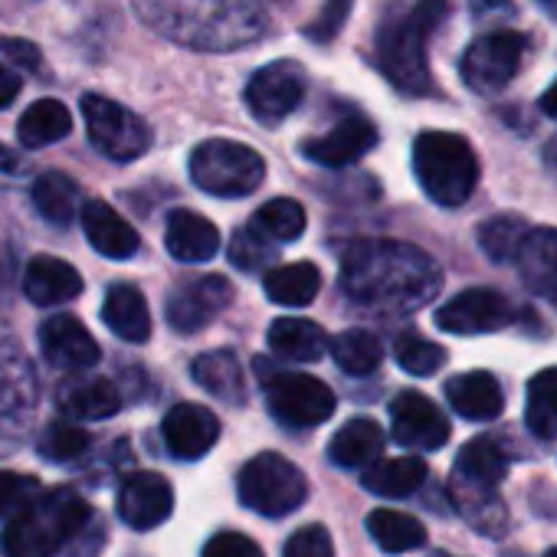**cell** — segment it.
Segmentation results:
<instances>
[{"label":"cell","instance_id":"cell-1","mask_svg":"<svg viewBox=\"0 0 557 557\" xmlns=\"http://www.w3.org/2000/svg\"><path fill=\"white\" fill-rule=\"evenodd\" d=\"M443 286L430 252L397 239H361L342 259L345 296L377 315H404L426 306Z\"/></svg>","mask_w":557,"mask_h":557},{"label":"cell","instance_id":"cell-2","mask_svg":"<svg viewBox=\"0 0 557 557\" xmlns=\"http://www.w3.org/2000/svg\"><path fill=\"white\" fill-rule=\"evenodd\" d=\"M145 24L200 50L249 47L265 34V17L249 0H135Z\"/></svg>","mask_w":557,"mask_h":557},{"label":"cell","instance_id":"cell-3","mask_svg":"<svg viewBox=\"0 0 557 557\" xmlns=\"http://www.w3.org/2000/svg\"><path fill=\"white\" fill-rule=\"evenodd\" d=\"M89 521V502L76 488L57 485L11 515L4 534H0V550L4 557H57L70 541L83 534Z\"/></svg>","mask_w":557,"mask_h":557},{"label":"cell","instance_id":"cell-4","mask_svg":"<svg viewBox=\"0 0 557 557\" xmlns=\"http://www.w3.org/2000/svg\"><path fill=\"white\" fill-rule=\"evenodd\" d=\"M449 0H417L407 11L391 14L377 34V66L407 96H420L430 89V63L426 47L440 24L449 17Z\"/></svg>","mask_w":557,"mask_h":557},{"label":"cell","instance_id":"cell-5","mask_svg":"<svg viewBox=\"0 0 557 557\" xmlns=\"http://www.w3.org/2000/svg\"><path fill=\"white\" fill-rule=\"evenodd\" d=\"M413 171L423 194L440 207H462L479 184V158L456 132H423L413 141Z\"/></svg>","mask_w":557,"mask_h":557},{"label":"cell","instance_id":"cell-6","mask_svg":"<svg viewBox=\"0 0 557 557\" xmlns=\"http://www.w3.org/2000/svg\"><path fill=\"white\" fill-rule=\"evenodd\" d=\"M190 181L210 194V197H249L262 177H265V161L256 148L230 138H210L200 141L190 151Z\"/></svg>","mask_w":557,"mask_h":557},{"label":"cell","instance_id":"cell-7","mask_svg":"<svg viewBox=\"0 0 557 557\" xmlns=\"http://www.w3.org/2000/svg\"><path fill=\"white\" fill-rule=\"evenodd\" d=\"M236 492L249 511L265 518H283L306 502L309 482L306 472L296 462H289L283 453H259L239 469Z\"/></svg>","mask_w":557,"mask_h":557},{"label":"cell","instance_id":"cell-8","mask_svg":"<svg viewBox=\"0 0 557 557\" xmlns=\"http://www.w3.org/2000/svg\"><path fill=\"white\" fill-rule=\"evenodd\" d=\"M256 374L265 391L269 413L296 430H309L325 423L335 413V394L325 381L299 371H278L265 358H256Z\"/></svg>","mask_w":557,"mask_h":557},{"label":"cell","instance_id":"cell-9","mask_svg":"<svg viewBox=\"0 0 557 557\" xmlns=\"http://www.w3.org/2000/svg\"><path fill=\"white\" fill-rule=\"evenodd\" d=\"M83 119L89 128V141L109 161L128 164L151 148V128L141 115L119 106L106 96H83Z\"/></svg>","mask_w":557,"mask_h":557},{"label":"cell","instance_id":"cell-10","mask_svg":"<svg viewBox=\"0 0 557 557\" xmlns=\"http://www.w3.org/2000/svg\"><path fill=\"white\" fill-rule=\"evenodd\" d=\"M309 73L296 60H275L252 73L246 83V109L259 125H278L286 122L306 99Z\"/></svg>","mask_w":557,"mask_h":557},{"label":"cell","instance_id":"cell-11","mask_svg":"<svg viewBox=\"0 0 557 557\" xmlns=\"http://www.w3.org/2000/svg\"><path fill=\"white\" fill-rule=\"evenodd\" d=\"M524 37L515 34V30H488L482 34L462 57L459 63V73H462V83L472 89V92H482V96H492V92H502L521 70V60H524Z\"/></svg>","mask_w":557,"mask_h":557},{"label":"cell","instance_id":"cell-12","mask_svg":"<svg viewBox=\"0 0 557 557\" xmlns=\"http://www.w3.org/2000/svg\"><path fill=\"white\" fill-rule=\"evenodd\" d=\"M515 319V306L495 289H466L436 312V325L449 335H492Z\"/></svg>","mask_w":557,"mask_h":557},{"label":"cell","instance_id":"cell-13","mask_svg":"<svg viewBox=\"0 0 557 557\" xmlns=\"http://www.w3.org/2000/svg\"><path fill=\"white\" fill-rule=\"evenodd\" d=\"M391 430L400 446L417 453H433L449 443L446 413L417 391H404L391 400Z\"/></svg>","mask_w":557,"mask_h":557},{"label":"cell","instance_id":"cell-14","mask_svg":"<svg viewBox=\"0 0 557 557\" xmlns=\"http://www.w3.org/2000/svg\"><path fill=\"white\" fill-rule=\"evenodd\" d=\"M230 302L233 286L223 275H200L168 299V325L181 335H194L207 329L220 312H226Z\"/></svg>","mask_w":557,"mask_h":557},{"label":"cell","instance_id":"cell-15","mask_svg":"<svg viewBox=\"0 0 557 557\" xmlns=\"http://www.w3.org/2000/svg\"><path fill=\"white\" fill-rule=\"evenodd\" d=\"M119 518L135 531H151L164 524L174 511V488L161 472H132L119 485L115 498Z\"/></svg>","mask_w":557,"mask_h":557},{"label":"cell","instance_id":"cell-16","mask_svg":"<svg viewBox=\"0 0 557 557\" xmlns=\"http://www.w3.org/2000/svg\"><path fill=\"white\" fill-rule=\"evenodd\" d=\"M161 436L171 456L177 459H200L207 456L216 440H220V420L213 410L200 407V404H177L164 413L161 423Z\"/></svg>","mask_w":557,"mask_h":557},{"label":"cell","instance_id":"cell-17","mask_svg":"<svg viewBox=\"0 0 557 557\" xmlns=\"http://www.w3.org/2000/svg\"><path fill=\"white\" fill-rule=\"evenodd\" d=\"M40 348H44V358L60 371H89L102 358L89 329L73 315L47 319L40 325Z\"/></svg>","mask_w":557,"mask_h":557},{"label":"cell","instance_id":"cell-18","mask_svg":"<svg viewBox=\"0 0 557 557\" xmlns=\"http://www.w3.org/2000/svg\"><path fill=\"white\" fill-rule=\"evenodd\" d=\"M374 145H377L374 122H368L364 115H351V119L338 122L329 135L306 141L302 154L325 168H348V164L361 161Z\"/></svg>","mask_w":557,"mask_h":557},{"label":"cell","instance_id":"cell-19","mask_svg":"<svg viewBox=\"0 0 557 557\" xmlns=\"http://www.w3.org/2000/svg\"><path fill=\"white\" fill-rule=\"evenodd\" d=\"M24 293L34 306H63L83 296V275L60 256H34L24 272Z\"/></svg>","mask_w":557,"mask_h":557},{"label":"cell","instance_id":"cell-20","mask_svg":"<svg viewBox=\"0 0 557 557\" xmlns=\"http://www.w3.org/2000/svg\"><path fill=\"white\" fill-rule=\"evenodd\" d=\"M79 220L89 246L106 259H132L141 246L135 226L122 213H115L106 200H86Z\"/></svg>","mask_w":557,"mask_h":557},{"label":"cell","instance_id":"cell-21","mask_svg":"<svg viewBox=\"0 0 557 557\" xmlns=\"http://www.w3.org/2000/svg\"><path fill=\"white\" fill-rule=\"evenodd\" d=\"M449 498L456 505V511L482 534L488 537H502L508 531V505L498 495L495 485H479V482H466V479H449Z\"/></svg>","mask_w":557,"mask_h":557},{"label":"cell","instance_id":"cell-22","mask_svg":"<svg viewBox=\"0 0 557 557\" xmlns=\"http://www.w3.org/2000/svg\"><path fill=\"white\" fill-rule=\"evenodd\" d=\"M164 246L177 262H207L220 249V230L194 210H174L164 226Z\"/></svg>","mask_w":557,"mask_h":557},{"label":"cell","instance_id":"cell-23","mask_svg":"<svg viewBox=\"0 0 557 557\" xmlns=\"http://www.w3.org/2000/svg\"><path fill=\"white\" fill-rule=\"evenodd\" d=\"M446 400L466 420H495L505 410L502 384L488 371H466L449 377Z\"/></svg>","mask_w":557,"mask_h":557},{"label":"cell","instance_id":"cell-24","mask_svg":"<svg viewBox=\"0 0 557 557\" xmlns=\"http://www.w3.org/2000/svg\"><path fill=\"white\" fill-rule=\"evenodd\" d=\"M102 322L109 325L112 335H119L128 345H145L151 338V312L138 286H112L102 302Z\"/></svg>","mask_w":557,"mask_h":557},{"label":"cell","instance_id":"cell-25","mask_svg":"<svg viewBox=\"0 0 557 557\" xmlns=\"http://www.w3.org/2000/svg\"><path fill=\"white\" fill-rule=\"evenodd\" d=\"M262 289L269 296V302L286 306V309H302L309 302H315V296L322 293V272L315 262H283L272 265L262 275Z\"/></svg>","mask_w":557,"mask_h":557},{"label":"cell","instance_id":"cell-26","mask_svg":"<svg viewBox=\"0 0 557 557\" xmlns=\"http://www.w3.org/2000/svg\"><path fill=\"white\" fill-rule=\"evenodd\" d=\"M515 262L521 269V278L537 296L557 302V230H547V226L534 230L531 226Z\"/></svg>","mask_w":557,"mask_h":557},{"label":"cell","instance_id":"cell-27","mask_svg":"<svg viewBox=\"0 0 557 557\" xmlns=\"http://www.w3.org/2000/svg\"><path fill=\"white\" fill-rule=\"evenodd\" d=\"M57 404L70 420H109L122 410V394L106 377H83L60 387Z\"/></svg>","mask_w":557,"mask_h":557},{"label":"cell","instance_id":"cell-28","mask_svg":"<svg viewBox=\"0 0 557 557\" xmlns=\"http://www.w3.org/2000/svg\"><path fill=\"white\" fill-rule=\"evenodd\" d=\"M381 453H384V430L368 417L348 420L329 443V459L342 469H368L371 462L381 459Z\"/></svg>","mask_w":557,"mask_h":557},{"label":"cell","instance_id":"cell-29","mask_svg":"<svg viewBox=\"0 0 557 557\" xmlns=\"http://www.w3.org/2000/svg\"><path fill=\"white\" fill-rule=\"evenodd\" d=\"M269 348L286 361L312 364L332 348V342L325 329L309 319H275L269 325Z\"/></svg>","mask_w":557,"mask_h":557},{"label":"cell","instance_id":"cell-30","mask_svg":"<svg viewBox=\"0 0 557 557\" xmlns=\"http://www.w3.org/2000/svg\"><path fill=\"white\" fill-rule=\"evenodd\" d=\"M430 469L420 456H394V459H377L364 469L361 485L381 498H407L426 482Z\"/></svg>","mask_w":557,"mask_h":557},{"label":"cell","instance_id":"cell-31","mask_svg":"<svg viewBox=\"0 0 557 557\" xmlns=\"http://www.w3.org/2000/svg\"><path fill=\"white\" fill-rule=\"evenodd\" d=\"M190 374L197 387L213 394L223 404H243L246 400V384H243V368L233 351H207L190 364Z\"/></svg>","mask_w":557,"mask_h":557},{"label":"cell","instance_id":"cell-32","mask_svg":"<svg viewBox=\"0 0 557 557\" xmlns=\"http://www.w3.org/2000/svg\"><path fill=\"white\" fill-rule=\"evenodd\" d=\"M73 132V115L60 99H40L34 102L21 122H17V138L24 148H47L63 141Z\"/></svg>","mask_w":557,"mask_h":557},{"label":"cell","instance_id":"cell-33","mask_svg":"<svg viewBox=\"0 0 557 557\" xmlns=\"http://www.w3.org/2000/svg\"><path fill=\"white\" fill-rule=\"evenodd\" d=\"M79 200V184L60 171H47L34 181V207L53 226H70L83 213Z\"/></svg>","mask_w":557,"mask_h":557},{"label":"cell","instance_id":"cell-34","mask_svg":"<svg viewBox=\"0 0 557 557\" xmlns=\"http://www.w3.org/2000/svg\"><path fill=\"white\" fill-rule=\"evenodd\" d=\"M368 534L377 541L381 550L387 554H407L426 544V528L407 511L397 508H374L368 515Z\"/></svg>","mask_w":557,"mask_h":557},{"label":"cell","instance_id":"cell-35","mask_svg":"<svg viewBox=\"0 0 557 557\" xmlns=\"http://www.w3.org/2000/svg\"><path fill=\"white\" fill-rule=\"evenodd\" d=\"M508 472V456L492 436H475L469 440L459 456H456V479L479 482V485H498Z\"/></svg>","mask_w":557,"mask_h":557},{"label":"cell","instance_id":"cell-36","mask_svg":"<svg viewBox=\"0 0 557 557\" xmlns=\"http://www.w3.org/2000/svg\"><path fill=\"white\" fill-rule=\"evenodd\" d=\"M524 423L537 440L557 436V368H544L528 384Z\"/></svg>","mask_w":557,"mask_h":557},{"label":"cell","instance_id":"cell-37","mask_svg":"<svg viewBox=\"0 0 557 557\" xmlns=\"http://www.w3.org/2000/svg\"><path fill=\"white\" fill-rule=\"evenodd\" d=\"M332 358L335 364L351 374V377H368L381 368L384 361V348L381 342L364 332V329H351V332H342L335 342H332Z\"/></svg>","mask_w":557,"mask_h":557},{"label":"cell","instance_id":"cell-38","mask_svg":"<svg viewBox=\"0 0 557 557\" xmlns=\"http://www.w3.org/2000/svg\"><path fill=\"white\" fill-rule=\"evenodd\" d=\"M252 226L259 233H265L272 243H296L306 233V210H302L299 200L275 197V200H265L256 210Z\"/></svg>","mask_w":557,"mask_h":557},{"label":"cell","instance_id":"cell-39","mask_svg":"<svg viewBox=\"0 0 557 557\" xmlns=\"http://www.w3.org/2000/svg\"><path fill=\"white\" fill-rule=\"evenodd\" d=\"M531 226L521 216H492L479 226V246L492 262H515Z\"/></svg>","mask_w":557,"mask_h":557},{"label":"cell","instance_id":"cell-40","mask_svg":"<svg viewBox=\"0 0 557 557\" xmlns=\"http://www.w3.org/2000/svg\"><path fill=\"white\" fill-rule=\"evenodd\" d=\"M394 358H397V364L407 374H413V377H433L446 364V348L436 345V342H430V338H423V335L407 332V335L397 338Z\"/></svg>","mask_w":557,"mask_h":557},{"label":"cell","instance_id":"cell-41","mask_svg":"<svg viewBox=\"0 0 557 557\" xmlns=\"http://www.w3.org/2000/svg\"><path fill=\"white\" fill-rule=\"evenodd\" d=\"M40 456L50 462H73L89 449V433L70 420H53L40 436Z\"/></svg>","mask_w":557,"mask_h":557},{"label":"cell","instance_id":"cell-42","mask_svg":"<svg viewBox=\"0 0 557 557\" xmlns=\"http://www.w3.org/2000/svg\"><path fill=\"white\" fill-rule=\"evenodd\" d=\"M269 236L259 233L252 223L246 230H236L233 239H230V262L243 272H256L259 265L272 262L275 259V246L265 243Z\"/></svg>","mask_w":557,"mask_h":557},{"label":"cell","instance_id":"cell-43","mask_svg":"<svg viewBox=\"0 0 557 557\" xmlns=\"http://www.w3.org/2000/svg\"><path fill=\"white\" fill-rule=\"evenodd\" d=\"M40 479L24 472L0 469V515H17L24 505H30L40 495Z\"/></svg>","mask_w":557,"mask_h":557},{"label":"cell","instance_id":"cell-44","mask_svg":"<svg viewBox=\"0 0 557 557\" xmlns=\"http://www.w3.org/2000/svg\"><path fill=\"white\" fill-rule=\"evenodd\" d=\"M351 4L355 0H325L319 17L306 27V37L312 44H332L345 30V21L351 17Z\"/></svg>","mask_w":557,"mask_h":557},{"label":"cell","instance_id":"cell-45","mask_svg":"<svg viewBox=\"0 0 557 557\" xmlns=\"http://www.w3.org/2000/svg\"><path fill=\"white\" fill-rule=\"evenodd\" d=\"M283 557H335V544L325 524H306L289 541Z\"/></svg>","mask_w":557,"mask_h":557},{"label":"cell","instance_id":"cell-46","mask_svg":"<svg viewBox=\"0 0 557 557\" xmlns=\"http://www.w3.org/2000/svg\"><path fill=\"white\" fill-rule=\"evenodd\" d=\"M200 557H265L262 547L249 537V534H239V531H220L213 534L207 544H203V554Z\"/></svg>","mask_w":557,"mask_h":557},{"label":"cell","instance_id":"cell-47","mask_svg":"<svg viewBox=\"0 0 557 557\" xmlns=\"http://www.w3.org/2000/svg\"><path fill=\"white\" fill-rule=\"evenodd\" d=\"M0 50H4L11 57V63L21 70H30V73L40 70V50L27 40H0Z\"/></svg>","mask_w":557,"mask_h":557},{"label":"cell","instance_id":"cell-48","mask_svg":"<svg viewBox=\"0 0 557 557\" xmlns=\"http://www.w3.org/2000/svg\"><path fill=\"white\" fill-rule=\"evenodd\" d=\"M21 96V76L0 63V109H11Z\"/></svg>","mask_w":557,"mask_h":557},{"label":"cell","instance_id":"cell-49","mask_svg":"<svg viewBox=\"0 0 557 557\" xmlns=\"http://www.w3.org/2000/svg\"><path fill=\"white\" fill-rule=\"evenodd\" d=\"M0 171H4V174H21L24 171L21 158L11 148H4V145H0Z\"/></svg>","mask_w":557,"mask_h":557},{"label":"cell","instance_id":"cell-50","mask_svg":"<svg viewBox=\"0 0 557 557\" xmlns=\"http://www.w3.org/2000/svg\"><path fill=\"white\" fill-rule=\"evenodd\" d=\"M541 112L547 115V119H557V79L547 86V92L541 96Z\"/></svg>","mask_w":557,"mask_h":557},{"label":"cell","instance_id":"cell-51","mask_svg":"<svg viewBox=\"0 0 557 557\" xmlns=\"http://www.w3.org/2000/svg\"><path fill=\"white\" fill-rule=\"evenodd\" d=\"M537 8H541L550 21H557V0H537Z\"/></svg>","mask_w":557,"mask_h":557},{"label":"cell","instance_id":"cell-52","mask_svg":"<svg viewBox=\"0 0 557 557\" xmlns=\"http://www.w3.org/2000/svg\"><path fill=\"white\" fill-rule=\"evenodd\" d=\"M14 8H24V0H0V14H11Z\"/></svg>","mask_w":557,"mask_h":557},{"label":"cell","instance_id":"cell-53","mask_svg":"<svg viewBox=\"0 0 557 557\" xmlns=\"http://www.w3.org/2000/svg\"><path fill=\"white\" fill-rule=\"evenodd\" d=\"M547 164H550V168H557V145H550V148H547Z\"/></svg>","mask_w":557,"mask_h":557},{"label":"cell","instance_id":"cell-54","mask_svg":"<svg viewBox=\"0 0 557 557\" xmlns=\"http://www.w3.org/2000/svg\"><path fill=\"white\" fill-rule=\"evenodd\" d=\"M544 557H557V547H550V550H547Z\"/></svg>","mask_w":557,"mask_h":557},{"label":"cell","instance_id":"cell-55","mask_svg":"<svg viewBox=\"0 0 557 557\" xmlns=\"http://www.w3.org/2000/svg\"><path fill=\"white\" fill-rule=\"evenodd\" d=\"M433 557H449V554H433Z\"/></svg>","mask_w":557,"mask_h":557}]
</instances>
